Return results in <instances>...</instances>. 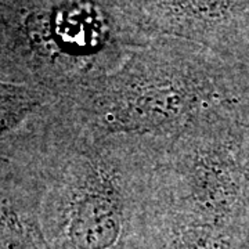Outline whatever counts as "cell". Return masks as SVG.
Returning <instances> with one entry per match:
<instances>
[{"mask_svg": "<svg viewBox=\"0 0 249 249\" xmlns=\"http://www.w3.org/2000/svg\"><path fill=\"white\" fill-rule=\"evenodd\" d=\"M168 144L97 136L53 104L3 136L0 157L21 162L36 178L53 249H147Z\"/></svg>", "mask_w": 249, "mask_h": 249, "instance_id": "1", "label": "cell"}, {"mask_svg": "<svg viewBox=\"0 0 249 249\" xmlns=\"http://www.w3.org/2000/svg\"><path fill=\"white\" fill-rule=\"evenodd\" d=\"M57 107L97 136L165 142L216 118L241 115L235 68L173 37L134 47L118 68L70 90Z\"/></svg>", "mask_w": 249, "mask_h": 249, "instance_id": "2", "label": "cell"}, {"mask_svg": "<svg viewBox=\"0 0 249 249\" xmlns=\"http://www.w3.org/2000/svg\"><path fill=\"white\" fill-rule=\"evenodd\" d=\"M0 82L46 86L61 97L150 42L114 0H0Z\"/></svg>", "mask_w": 249, "mask_h": 249, "instance_id": "3", "label": "cell"}, {"mask_svg": "<svg viewBox=\"0 0 249 249\" xmlns=\"http://www.w3.org/2000/svg\"><path fill=\"white\" fill-rule=\"evenodd\" d=\"M158 205L249 223V133L240 114L209 121L165 147Z\"/></svg>", "mask_w": 249, "mask_h": 249, "instance_id": "4", "label": "cell"}, {"mask_svg": "<svg viewBox=\"0 0 249 249\" xmlns=\"http://www.w3.org/2000/svg\"><path fill=\"white\" fill-rule=\"evenodd\" d=\"M148 40L173 37L238 65L249 35V0H114Z\"/></svg>", "mask_w": 249, "mask_h": 249, "instance_id": "5", "label": "cell"}, {"mask_svg": "<svg viewBox=\"0 0 249 249\" xmlns=\"http://www.w3.org/2000/svg\"><path fill=\"white\" fill-rule=\"evenodd\" d=\"M0 249H53L40 222L36 178L7 157H0Z\"/></svg>", "mask_w": 249, "mask_h": 249, "instance_id": "6", "label": "cell"}, {"mask_svg": "<svg viewBox=\"0 0 249 249\" xmlns=\"http://www.w3.org/2000/svg\"><path fill=\"white\" fill-rule=\"evenodd\" d=\"M147 249H249V223L157 206Z\"/></svg>", "mask_w": 249, "mask_h": 249, "instance_id": "7", "label": "cell"}, {"mask_svg": "<svg viewBox=\"0 0 249 249\" xmlns=\"http://www.w3.org/2000/svg\"><path fill=\"white\" fill-rule=\"evenodd\" d=\"M0 133L1 137L16 132L43 109L60 101L61 94L37 85L0 82Z\"/></svg>", "mask_w": 249, "mask_h": 249, "instance_id": "8", "label": "cell"}]
</instances>
